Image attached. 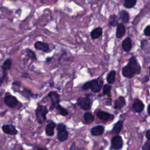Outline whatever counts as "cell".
Wrapping results in <instances>:
<instances>
[{"mask_svg": "<svg viewBox=\"0 0 150 150\" xmlns=\"http://www.w3.org/2000/svg\"><path fill=\"white\" fill-rule=\"evenodd\" d=\"M48 112V110L46 107L42 105H39L36 109L35 115L38 122L39 124H42L46 119V114Z\"/></svg>", "mask_w": 150, "mask_h": 150, "instance_id": "cell-1", "label": "cell"}, {"mask_svg": "<svg viewBox=\"0 0 150 150\" xmlns=\"http://www.w3.org/2000/svg\"><path fill=\"white\" fill-rule=\"evenodd\" d=\"M127 65L131 70L134 75L139 74L141 73V66L138 62H137V60L135 56H132L129 59L128 63Z\"/></svg>", "mask_w": 150, "mask_h": 150, "instance_id": "cell-2", "label": "cell"}, {"mask_svg": "<svg viewBox=\"0 0 150 150\" xmlns=\"http://www.w3.org/2000/svg\"><path fill=\"white\" fill-rule=\"evenodd\" d=\"M104 81L99 77L96 79H93L90 81V89L94 93H97L100 91L103 86Z\"/></svg>", "mask_w": 150, "mask_h": 150, "instance_id": "cell-3", "label": "cell"}, {"mask_svg": "<svg viewBox=\"0 0 150 150\" xmlns=\"http://www.w3.org/2000/svg\"><path fill=\"white\" fill-rule=\"evenodd\" d=\"M123 141L121 136L116 135L114 137L111 141V149H120L122 148Z\"/></svg>", "mask_w": 150, "mask_h": 150, "instance_id": "cell-4", "label": "cell"}, {"mask_svg": "<svg viewBox=\"0 0 150 150\" xmlns=\"http://www.w3.org/2000/svg\"><path fill=\"white\" fill-rule=\"evenodd\" d=\"M47 96L50 98V100L52 101V106L50 107V110H53L54 108H55L56 105L58 104L60 101V95L56 91H52L48 93Z\"/></svg>", "mask_w": 150, "mask_h": 150, "instance_id": "cell-5", "label": "cell"}, {"mask_svg": "<svg viewBox=\"0 0 150 150\" xmlns=\"http://www.w3.org/2000/svg\"><path fill=\"white\" fill-rule=\"evenodd\" d=\"M77 104L83 110H88L90 108V100L88 97L79 98L77 101Z\"/></svg>", "mask_w": 150, "mask_h": 150, "instance_id": "cell-6", "label": "cell"}, {"mask_svg": "<svg viewBox=\"0 0 150 150\" xmlns=\"http://www.w3.org/2000/svg\"><path fill=\"white\" fill-rule=\"evenodd\" d=\"M4 102L6 105L10 108H13L16 107L18 104V100L17 98L10 94H8L5 97Z\"/></svg>", "mask_w": 150, "mask_h": 150, "instance_id": "cell-7", "label": "cell"}, {"mask_svg": "<svg viewBox=\"0 0 150 150\" xmlns=\"http://www.w3.org/2000/svg\"><path fill=\"white\" fill-rule=\"evenodd\" d=\"M2 129L4 133L11 135H15L18 133L15 127L12 124L4 125L2 127Z\"/></svg>", "mask_w": 150, "mask_h": 150, "instance_id": "cell-8", "label": "cell"}, {"mask_svg": "<svg viewBox=\"0 0 150 150\" xmlns=\"http://www.w3.org/2000/svg\"><path fill=\"white\" fill-rule=\"evenodd\" d=\"M34 47L36 50H42L44 52H49V46L47 43L37 41L34 44Z\"/></svg>", "mask_w": 150, "mask_h": 150, "instance_id": "cell-9", "label": "cell"}, {"mask_svg": "<svg viewBox=\"0 0 150 150\" xmlns=\"http://www.w3.org/2000/svg\"><path fill=\"white\" fill-rule=\"evenodd\" d=\"M132 108L136 112H141L144 108V104L141 100L136 98L133 103Z\"/></svg>", "mask_w": 150, "mask_h": 150, "instance_id": "cell-10", "label": "cell"}, {"mask_svg": "<svg viewBox=\"0 0 150 150\" xmlns=\"http://www.w3.org/2000/svg\"><path fill=\"white\" fill-rule=\"evenodd\" d=\"M97 116L100 120L105 121H107L108 120H110L114 118V115L112 114H111L108 112L103 111H98L97 112Z\"/></svg>", "mask_w": 150, "mask_h": 150, "instance_id": "cell-11", "label": "cell"}, {"mask_svg": "<svg viewBox=\"0 0 150 150\" xmlns=\"http://www.w3.org/2000/svg\"><path fill=\"white\" fill-rule=\"evenodd\" d=\"M116 29L115 36L117 38H122L125 33V28L122 23H118Z\"/></svg>", "mask_w": 150, "mask_h": 150, "instance_id": "cell-12", "label": "cell"}, {"mask_svg": "<svg viewBox=\"0 0 150 150\" xmlns=\"http://www.w3.org/2000/svg\"><path fill=\"white\" fill-rule=\"evenodd\" d=\"M122 47L125 52H129L132 47V40L130 38H125L122 42Z\"/></svg>", "mask_w": 150, "mask_h": 150, "instance_id": "cell-13", "label": "cell"}, {"mask_svg": "<svg viewBox=\"0 0 150 150\" xmlns=\"http://www.w3.org/2000/svg\"><path fill=\"white\" fill-rule=\"evenodd\" d=\"M104 131V127L103 125H97L91 129V133L94 136H99L103 134Z\"/></svg>", "mask_w": 150, "mask_h": 150, "instance_id": "cell-14", "label": "cell"}, {"mask_svg": "<svg viewBox=\"0 0 150 150\" xmlns=\"http://www.w3.org/2000/svg\"><path fill=\"white\" fill-rule=\"evenodd\" d=\"M126 103L124 97H120L118 100H116L114 102V108L115 110H120L125 106Z\"/></svg>", "mask_w": 150, "mask_h": 150, "instance_id": "cell-15", "label": "cell"}, {"mask_svg": "<svg viewBox=\"0 0 150 150\" xmlns=\"http://www.w3.org/2000/svg\"><path fill=\"white\" fill-rule=\"evenodd\" d=\"M56 125L54 122H52L47 124L45 128V132L47 136H53L54 135V129Z\"/></svg>", "mask_w": 150, "mask_h": 150, "instance_id": "cell-16", "label": "cell"}, {"mask_svg": "<svg viewBox=\"0 0 150 150\" xmlns=\"http://www.w3.org/2000/svg\"><path fill=\"white\" fill-rule=\"evenodd\" d=\"M103 33V29L100 27H97L90 32V36L93 39H96L100 38Z\"/></svg>", "mask_w": 150, "mask_h": 150, "instance_id": "cell-17", "label": "cell"}, {"mask_svg": "<svg viewBox=\"0 0 150 150\" xmlns=\"http://www.w3.org/2000/svg\"><path fill=\"white\" fill-rule=\"evenodd\" d=\"M68 137H69L68 132L66 129H63L62 131H59L57 132V137L59 141H60V142H63L66 141Z\"/></svg>", "mask_w": 150, "mask_h": 150, "instance_id": "cell-18", "label": "cell"}, {"mask_svg": "<svg viewBox=\"0 0 150 150\" xmlns=\"http://www.w3.org/2000/svg\"><path fill=\"white\" fill-rule=\"evenodd\" d=\"M120 19L122 21L123 23H128L129 19V16L128 13L125 10L121 11L120 13Z\"/></svg>", "mask_w": 150, "mask_h": 150, "instance_id": "cell-19", "label": "cell"}, {"mask_svg": "<svg viewBox=\"0 0 150 150\" xmlns=\"http://www.w3.org/2000/svg\"><path fill=\"white\" fill-rule=\"evenodd\" d=\"M115 75L116 71L115 70H111L107 76V81L108 84H112L115 80Z\"/></svg>", "mask_w": 150, "mask_h": 150, "instance_id": "cell-20", "label": "cell"}, {"mask_svg": "<svg viewBox=\"0 0 150 150\" xmlns=\"http://www.w3.org/2000/svg\"><path fill=\"white\" fill-rule=\"evenodd\" d=\"M123 127V121L121 120H119L114 125V128L112 129V131L116 134H118L121 130L122 129Z\"/></svg>", "mask_w": 150, "mask_h": 150, "instance_id": "cell-21", "label": "cell"}, {"mask_svg": "<svg viewBox=\"0 0 150 150\" xmlns=\"http://www.w3.org/2000/svg\"><path fill=\"white\" fill-rule=\"evenodd\" d=\"M137 4V0H124L123 6L127 9H130L135 6Z\"/></svg>", "mask_w": 150, "mask_h": 150, "instance_id": "cell-22", "label": "cell"}, {"mask_svg": "<svg viewBox=\"0 0 150 150\" xmlns=\"http://www.w3.org/2000/svg\"><path fill=\"white\" fill-rule=\"evenodd\" d=\"M117 24H118V20H117V16L115 15H110L108 21V26L115 27L117 25Z\"/></svg>", "mask_w": 150, "mask_h": 150, "instance_id": "cell-23", "label": "cell"}, {"mask_svg": "<svg viewBox=\"0 0 150 150\" xmlns=\"http://www.w3.org/2000/svg\"><path fill=\"white\" fill-rule=\"evenodd\" d=\"M83 117L85 121L87 123H91L94 120V115L91 112H85L83 115Z\"/></svg>", "mask_w": 150, "mask_h": 150, "instance_id": "cell-24", "label": "cell"}, {"mask_svg": "<svg viewBox=\"0 0 150 150\" xmlns=\"http://www.w3.org/2000/svg\"><path fill=\"white\" fill-rule=\"evenodd\" d=\"M12 65V61L10 59H6L2 65V69L4 71H5L11 69Z\"/></svg>", "mask_w": 150, "mask_h": 150, "instance_id": "cell-25", "label": "cell"}, {"mask_svg": "<svg viewBox=\"0 0 150 150\" xmlns=\"http://www.w3.org/2000/svg\"><path fill=\"white\" fill-rule=\"evenodd\" d=\"M55 108H56V110L58 111L60 115H63V116H66V115H67L68 114V111H67V110L66 109L64 108L62 106H61V105H59V104L56 105Z\"/></svg>", "mask_w": 150, "mask_h": 150, "instance_id": "cell-26", "label": "cell"}, {"mask_svg": "<svg viewBox=\"0 0 150 150\" xmlns=\"http://www.w3.org/2000/svg\"><path fill=\"white\" fill-rule=\"evenodd\" d=\"M103 86V95H107L110 93L111 90V85L110 84H104Z\"/></svg>", "mask_w": 150, "mask_h": 150, "instance_id": "cell-27", "label": "cell"}, {"mask_svg": "<svg viewBox=\"0 0 150 150\" xmlns=\"http://www.w3.org/2000/svg\"><path fill=\"white\" fill-rule=\"evenodd\" d=\"M26 54H27V56L32 59H34V60H36V54L35 53L32 51L30 49H26Z\"/></svg>", "mask_w": 150, "mask_h": 150, "instance_id": "cell-28", "label": "cell"}, {"mask_svg": "<svg viewBox=\"0 0 150 150\" xmlns=\"http://www.w3.org/2000/svg\"><path fill=\"white\" fill-rule=\"evenodd\" d=\"M150 148V140H148L145 144L142 146V149L143 150H149Z\"/></svg>", "mask_w": 150, "mask_h": 150, "instance_id": "cell-29", "label": "cell"}, {"mask_svg": "<svg viewBox=\"0 0 150 150\" xmlns=\"http://www.w3.org/2000/svg\"><path fill=\"white\" fill-rule=\"evenodd\" d=\"M82 88H83V90H88L89 88H90V81L85 83L83 84Z\"/></svg>", "mask_w": 150, "mask_h": 150, "instance_id": "cell-30", "label": "cell"}, {"mask_svg": "<svg viewBox=\"0 0 150 150\" xmlns=\"http://www.w3.org/2000/svg\"><path fill=\"white\" fill-rule=\"evenodd\" d=\"M144 35L145 36H149L150 35V25H148L144 29Z\"/></svg>", "mask_w": 150, "mask_h": 150, "instance_id": "cell-31", "label": "cell"}, {"mask_svg": "<svg viewBox=\"0 0 150 150\" xmlns=\"http://www.w3.org/2000/svg\"><path fill=\"white\" fill-rule=\"evenodd\" d=\"M56 127H57V131H62V130H63V129H66V127L65 125H64L63 124H62V123L57 124Z\"/></svg>", "mask_w": 150, "mask_h": 150, "instance_id": "cell-32", "label": "cell"}, {"mask_svg": "<svg viewBox=\"0 0 150 150\" xmlns=\"http://www.w3.org/2000/svg\"><path fill=\"white\" fill-rule=\"evenodd\" d=\"M146 137L148 140H150V129H148L146 132Z\"/></svg>", "mask_w": 150, "mask_h": 150, "instance_id": "cell-33", "label": "cell"}, {"mask_svg": "<svg viewBox=\"0 0 150 150\" xmlns=\"http://www.w3.org/2000/svg\"><path fill=\"white\" fill-rule=\"evenodd\" d=\"M13 85H17V86H20V83L19 82H15L13 83Z\"/></svg>", "mask_w": 150, "mask_h": 150, "instance_id": "cell-34", "label": "cell"}, {"mask_svg": "<svg viewBox=\"0 0 150 150\" xmlns=\"http://www.w3.org/2000/svg\"><path fill=\"white\" fill-rule=\"evenodd\" d=\"M149 80V77L148 76H146L145 77V81H148Z\"/></svg>", "mask_w": 150, "mask_h": 150, "instance_id": "cell-35", "label": "cell"}, {"mask_svg": "<svg viewBox=\"0 0 150 150\" xmlns=\"http://www.w3.org/2000/svg\"><path fill=\"white\" fill-rule=\"evenodd\" d=\"M147 111H148V114H149L150 112H149V105H148V107H147Z\"/></svg>", "mask_w": 150, "mask_h": 150, "instance_id": "cell-36", "label": "cell"}, {"mask_svg": "<svg viewBox=\"0 0 150 150\" xmlns=\"http://www.w3.org/2000/svg\"><path fill=\"white\" fill-rule=\"evenodd\" d=\"M74 144H72V146H71V147H70V149H74Z\"/></svg>", "mask_w": 150, "mask_h": 150, "instance_id": "cell-37", "label": "cell"}, {"mask_svg": "<svg viewBox=\"0 0 150 150\" xmlns=\"http://www.w3.org/2000/svg\"><path fill=\"white\" fill-rule=\"evenodd\" d=\"M51 59H52V57L47 58V59H46V62H49V61H50V60H51Z\"/></svg>", "mask_w": 150, "mask_h": 150, "instance_id": "cell-38", "label": "cell"}]
</instances>
